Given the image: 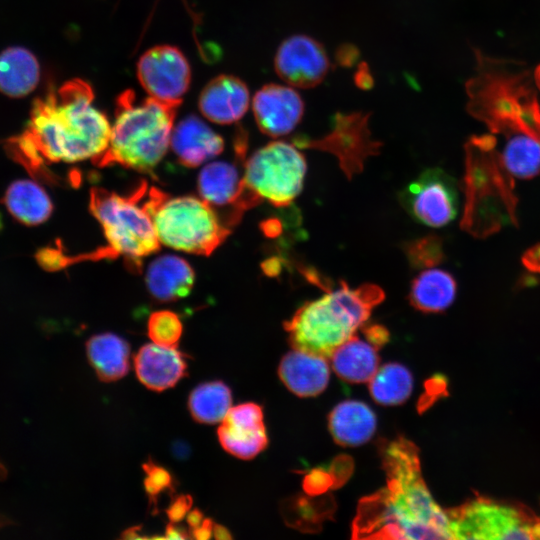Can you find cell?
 <instances>
[{"label":"cell","mask_w":540,"mask_h":540,"mask_svg":"<svg viewBox=\"0 0 540 540\" xmlns=\"http://www.w3.org/2000/svg\"><path fill=\"white\" fill-rule=\"evenodd\" d=\"M475 74L466 82L468 113L482 122L511 178L540 173V102L524 63L475 52Z\"/></svg>","instance_id":"cell-1"},{"label":"cell","mask_w":540,"mask_h":540,"mask_svg":"<svg viewBox=\"0 0 540 540\" xmlns=\"http://www.w3.org/2000/svg\"><path fill=\"white\" fill-rule=\"evenodd\" d=\"M379 452L386 485L359 502L352 537L453 539L448 511L428 490L414 443L398 437L382 444Z\"/></svg>","instance_id":"cell-2"},{"label":"cell","mask_w":540,"mask_h":540,"mask_svg":"<svg viewBox=\"0 0 540 540\" xmlns=\"http://www.w3.org/2000/svg\"><path fill=\"white\" fill-rule=\"evenodd\" d=\"M90 83L74 78L34 102L26 129L9 141L12 155L36 168L96 159L107 148L111 126L94 104Z\"/></svg>","instance_id":"cell-3"},{"label":"cell","mask_w":540,"mask_h":540,"mask_svg":"<svg viewBox=\"0 0 540 540\" xmlns=\"http://www.w3.org/2000/svg\"><path fill=\"white\" fill-rule=\"evenodd\" d=\"M384 298L383 290L375 284L352 289L341 282L338 289L304 303L284 323V329L293 348L328 359L338 346L355 335Z\"/></svg>","instance_id":"cell-4"},{"label":"cell","mask_w":540,"mask_h":540,"mask_svg":"<svg viewBox=\"0 0 540 540\" xmlns=\"http://www.w3.org/2000/svg\"><path fill=\"white\" fill-rule=\"evenodd\" d=\"M179 106L150 96L138 101L133 90L123 91L116 99L108 146L93 163L152 172L167 152Z\"/></svg>","instance_id":"cell-5"},{"label":"cell","mask_w":540,"mask_h":540,"mask_svg":"<svg viewBox=\"0 0 540 540\" xmlns=\"http://www.w3.org/2000/svg\"><path fill=\"white\" fill-rule=\"evenodd\" d=\"M143 203L160 243L184 252L210 255L228 236L210 204L192 196L170 197L150 188Z\"/></svg>","instance_id":"cell-6"},{"label":"cell","mask_w":540,"mask_h":540,"mask_svg":"<svg viewBox=\"0 0 540 540\" xmlns=\"http://www.w3.org/2000/svg\"><path fill=\"white\" fill-rule=\"evenodd\" d=\"M146 185H140L129 196H120L103 188L94 187L90 192V210L101 224L108 247L101 249V257L124 256L132 268L139 266L142 257L159 250L151 217L140 200Z\"/></svg>","instance_id":"cell-7"},{"label":"cell","mask_w":540,"mask_h":540,"mask_svg":"<svg viewBox=\"0 0 540 540\" xmlns=\"http://www.w3.org/2000/svg\"><path fill=\"white\" fill-rule=\"evenodd\" d=\"M447 511L453 539H540V518L523 507L477 498Z\"/></svg>","instance_id":"cell-8"},{"label":"cell","mask_w":540,"mask_h":540,"mask_svg":"<svg viewBox=\"0 0 540 540\" xmlns=\"http://www.w3.org/2000/svg\"><path fill=\"white\" fill-rule=\"evenodd\" d=\"M244 169L251 190L276 207H287L302 190L307 165L294 144L278 140L255 151Z\"/></svg>","instance_id":"cell-9"},{"label":"cell","mask_w":540,"mask_h":540,"mask_svg":"<svg viewBox=\"0 0 540 540\" xmlns=\"http://www.w3.org/2000/svg\"><path fill=\"white\" fill-rule=\"evenodd\" d=\"M370 114L364 112L337 113L331 130L319 139L297 136L293 144L298 148L329 152L339 160L342 171L351 179L363 170L364 161L380 152L382 143L372 138L368 128Z\"/></svg>","instance_id":"cell-10"},{"label":"cell","mask_w":540,"mask_h":540,"mask_svg":"<svg viewBox=\"0 0 540 540\" xmlns=\"http://www.w3.org/2000/svg\"><path fill=\"white\" fill-rule=\"evenodd\" d=\"M406 211L418 222L430 227H442L458 212L455 181L438 168L423 171L399 195Z\"/></svg>","instance_id":"cell-11"},{"label":"cell","mask_w":540,"mask_h":540,"mask_svg":"<svg viewBox=\"0 0 540 540\" xmlns=\"http://www.w3.org/2000/svg\"><path fill=\"white\" fill-rule=\"evenodd\" d=\"M137 78L150 97L181 104L189 89L191 68L184 54L171 45L144 52L137 62Z\"/></svg>","instance_id":"cell-12"},{"label":"cell","mask_w":540,"mask_h":540,"mask_svg":"<svg viewBox=\"0 0 540 540\" xmlns=\"http://www.w3.org/2000/svg\"><path fill=\"white\" fill-rule=\"evenodd\" d=\"M274 68L287 85L309 89L325 79L330 61L320 42L310 36L297 34L286 38L279 45Z\"/></svg>","instance_id":"cell-13"},{"label":"cell","mask_w":540,"mask_h":540,"mask_svg":"<svg viewBox=\"0 0 540 540\" xmlns=\"http://www.w3.org/2000/svg\"><path fill=\"white\" fill-rule=\"evenodd\" d=\"M304 102L296 88L270 83L254 95L252 110L260 131L276 138L292 132L304 114Z\"/></svg>","instance_id":"cell-14"},{"label":"cell","mask_w":540,"mask_h":540,"mask_svg":"<svg viewBox=\"0 0 540 540\" xmlns=\"http://www.w3.org/2000/svg\"><path fill=\"white\" fill-rule=\"evenodd\" d=\"M197 185L204 201L215 207H230L236 222L245 210L262 200L240 178L236 166L224 161L213 162L202 168Z\"/></svg>","instance_id":"cell-15"},{"label":"cell","mask_w":540,"mask_h":540,"mask_svg":"<svg viewBox=\"0 0 540 540\" xmlns=\"http://www.w3.org/2000/svg\"><path fill=\"white\" fill-rule=\"evenodd\" d=\"M263 420L262 408L256 403L231 407L217 430L223 449L242 460L254 458L268 444Z\"/></svg>","instance_id":"cell-16"},{"label":"cell","mask_w":540,"mask_h":540,"mask_svg":"<svg viewBox=\"0 0 540 540\" xmlns=\"http://www.w3.org/2000/svg\"><path fill=\"white\" fill-rule=\"evenodd\" d=\"M250 94L247 85L238 77L221 74L202 89L198 107L204 117L217 124H232L247 112Z\"/></svg>","instance_id":"cell-17"},{"label":"cell","mask_w":540,"mask_h":540,"mask_svg":"<svg viewBox=\"0 0 540 540\" xmlns=\"http://www.w3.org/2000/svg\"><path fill=\"white\" fill-rule=\"evenodd\" d=\"M186 358L176 347L146 344L134 357L136 375L148 389L166 390L187 375Z\"/></svg>","instance_id":"cell-18"},{"label":"cell","mask_w":540,"mask_h":540,"mask_svg":"<svg viewBox=\"0 0 540 540\" xmlns=\"http://www.w3.org/2000/svg\"><path fill=\"white\" fill-rule=\"evenodd\" d=\"M278 375L283 384L299 397H313L328 385L330 367L328 359L293 348L281 359Z\"/></svg>","instance_id":"cell-19"},{"label":"cell","mask_w":540,"mask_h":540,"mask_svg":"<svg viewBox=\"0 0 540 540\" xmlns=\"http://www.w3.org/2000/svg\"><path fill=\"white\" fill-rule=\"evenodd\" d=\"M171 146L181 164L196 167L219 155L223 138L194 115L182 119L171 135Z\"/></svg>","instance_id":"cell-20"},{"label":"cell","mask_w":540,"mask_h":540,"mask_svg":"<svg viewBox=\"0 0 540 540\" xmlns=\"http://www.w3.org/2000/svg\"><path fill=\"white\" fill-rule=\"evenodd\" d=\"M328 424L336 443L355 447L367 443L372 438L377 419L367 404L357 400H346L333 408Z\"/></svg>","instance_id":"cell-21"},{"label":"cell","mask_w":540,"mask_h":540,"mask_svg":"<svg viewBox=\"0 0 540 540\" xmlns=\"http://www.w3.org/2000/svg\"><path fill=\"white\" fill-rule=\"evenodd\" d=\"M194 271L182 258L163 255L150 263L146 284L151 295L162 302L175 301L189 294L194 284Z\"/></svg>","instance_id":"cell-22"},{"label":"cell","mask_w":540,"mask_h":540,"mask_svg":"<svg viewBox=\"0 0 540 540\" xmlns=\"http://www.w3.org/2000/svg\"><path fill=\"white\" fill-rule=\"evenodd\" d=\"M40 80V65L36 56L20 46L0 53V92L20 98L30 94Z\"/></svg>","instance_id":"cell-23"},{"label":"cell","mask_w":540,"mask_h":540,"mask_svg":"<svg viewBox=\"0 0 540 540\" xmlns=\"http://www.w3.org/2000/svg\"><path fill=\"white\" fill-rule=\"evenodd\" d=\"M330 361L334 372L350 383L369 382L380 367L376 347L355 335L333 351Z\"/></svg>","instance_id":"cell-24"},{"label":"cell","mask_w":540,"mask_h":540,"mask_svg":"<svg viewBox=\"0 0 540 540\" xmlns=\"http://www.w3.org/2000/svg\"><path fill=\"white\" fill-rule=\"evenodd\" d=\"M457 285L447 271L426 269L415 277L409 291V302L417 310L438 313L446 310L454 301Z\"/></svg>","instance_id":"cell-25"},{"label":"cell","mask_w":540,"mask_h":540,"mask_svg":"<svg viewBox=\"0 0 540 540\" xmlns=\"http://www.w3.org/2000/svg\"><path fill=\"white\" fill-rule=\"evenodd\" d=\"M86 352L91 366L101 381L119 380L129 371V344L115 334L103 333L92 336L86 343Z\"/></svg>","instance_id":"cell-26"},{"label":"cell","mask_w":540,"mask_h":540,"mask_svg":"<svg viewBox=\"0 0 540 540\" xmlns=\"http://www.w3.org/2000/svg\"><path fill=\"white\" fill-rule=\"evenodd\" d=\"M4 204L13 218L28 226L43 223L53 210L48 194L31 180L13 182L5 192Z\"/></svg>","instance_id":"cell-27"},{"label":"cell","mask_w":540,"mask_h":540,"mask_svg":"<svg viewBox=\"0 0 540 540\" xmlns=\"http://www.w3.org/2000/svg\"><path fill=\"white\" fill-rule=\"evenodd\" d=\"M368 383L374 401L385 406L404 403L413 390L412 374L399 363L380 366Z\"/></svg>","instance_id":"cell-28"},{"label":"cell","mask_w":540,"mask_h":540,"mask_svg":"<svg viewBox=\"0 0 540 540\" xmlns=\"http://www.w3.org/2000/svg\"><path fill=\"white\" fill-rule=\"evenodd\" d=\"M230 388L222 381L198 385L189 396L188 407L193 419L200 423L221 422L232 407Z\"/></svg>","instance_id":"cell-29"},{"label":"cell","mask_w":540,"mask_h":540,"mask_svg":"<svg viewBox=\"0 0 540 540\" xmlns=\"http://www.w3.org/2000/svg\"><path fill=\"white\" fill-rule=\"evenodd\" d=\"M147 329L153 343L163 347H177L182 335L179 316L169 310L153 312L148 319Z\"/></svg>","instance_id":"cell-30"},{"label":"cell","mask_w":540,"mask_h":540,"mask_svg":"<svg viewBox=\"0 0 540 540\" xmlns=\"http://www.w3.org/2000/svg\"><path fill=\"white\" fill-rule=\"evenodd\" d=\"M404 252L415 269L433 268L444 259L443 244L436 235H428L404 244Z\"/></svg>","instance_id":"cell-31"},{"label":"cell","mask_w":540,"mask_h":540,"mask_svg":"<svg viewBox=\"0 0 540 540\" xmlns=\"http://www.w3.org/2000/svg\"><path fill=\"white\" fill-rule=\"evenodd\" d=\"M142 467L146 474L144 479L145 491L151 502L156 505L159 494L166 490H173L172 475L167 469L155 464L152 460H148Z\"/></svg>","instance_id":"cell-32"},{"label":"cell","mask_w":540,"mask_h":540,"mask_svg":"<svg viewBox=\"0 0 540 540\" xmlns=\"http://www.w3.org/2000/svg\"><path fill=\"white\" fill-rule=\"evenodd\" d=\"M193 499L188 494L179 495L172 499L166 514L173 523L180 522L185 518L192 507Z\"/></svg>","instance_id":"cell-33"},{"label":"cell","mask_w":540,"mask_h":540,"mask_svg":"<svg viewBox=\"0 0 540 540\" xmlns=\"http://www.w3.org/2000/svg\"><path fill=\"white\" fill-rule=\"evenodd\" d=\"M522 262L529 271L540 274V243L523 254Z\"/></svg>","instance_id":"cell-34"},{"label":"cell","mask_w":540,"mask_h":540,"mask_svg":"<svg viewBox=\"0 0 540 540\" xmlns=\"http://www.w3.org/2000/svg\"><path fill=\"white\" fill-rule=\"evenodd\" d=\"M365 334L373 345H381L388 339V332L380 325H371L365 328Z\"/></svg>","instance_id":"cell-35"},{"label":"cell","mask_w":540,"mask_h":540,"mask_svg":"<svg viewBox=\"0 0 540 540\" xmlns=\"http://www.w3.org/2000/svg\"><path fill=\"white\" fill-rule=\"evenodd\" d=\"M213 521L210 518H205L201 524L192 529L191 534L198 540H207L212 537Z\"/></svg>","instance_id":"cell-36"},{"label":"cell","mask_w":540,"mask_h":540,"mask_svg":"<svg viewBox=\"0 0 540 540\" xmlns=\"http://www.w3.org/2000/svg\"><path fill=\"white\" fill-rule=\"evenodd\" d=\"M189 537L187 531L183 528L176 527L173 522L169 523L166 527V535L164 538L167 539H186Z\"/></svg>","instance_id":"cell-37"},{"label":"cell","mask_w":540,"mask_h":540,"mask_svg":"<svg viewBox=\"0 0 540 540\" xmlns=\"http://www.w3.org/2000/svg\"><path fill=\"white\" fill-rule=\"evenodd\" d=\"M186 519H187L188 525L192 529H194L198 527L201 524V522L204 520V515L199 509L195 508L194 510L188 512V514L186 515Z\"/></svg>","instance_id":"cell-38"},{"label":"cell","mask_w":540,"mask_h":540,"mask_svg":"<svg viewBox=\"0 0 540 540\" xmlns=\"http://www.w3.org/2000/svg\"><path fill=\"white\" fill-rule=\"evenodd\" d=\"M262 267L267 275H277L281 270L279 260H277L276 258L269 259L268 261L263 263Z\"/></svg>","instance_id":"cell-39"},{"label":"cell","mask_w":540,"mask_h":540,"mask_svg":"<svg viewBox=\"0 0 540 540\" xmlns=\"http://www.w3.org/2000/svg\"><path fill=\"white\" fill-rule=\"evenodd\" d=\"M356 83L362 88L371 86L372 80L367 69L361 68L356 75Z\"/></svg>","instance_id":"cell-40"},{"label":"cell","mask_w":540,"mask_h":540,"mask_svg":"<svg viewBox=\"0 0 540 540\" xmlns=\"http://www.w3.org/2000/svg\"><path fill=\"white\" fill-rule=\"evenodd\" d=\"M213 533L214 537L218 540H230L232 539V535L228 531L227 528L220 524H214L213 526Z\"/></svg>","instance_id":"cell-41"},{"label":"cell","mask_w":540,"mask_h":540,"mask_svg":"<svg viewBox=\"0 0 540 540\" xmlns=\"http://www.w3.org/2000/svg\"><path fill=\"white\" fill-rule=\"evenodd\" d=\"M263 230L268 236H276L281 232V225L277 220H269L266 226H263Z\"/></svg>","instance_id":"cell-42"},{"label":"cell","mask_w":540,"mask_h":540,"mask_svg":"<svg viewBox=\"0 0 540 540\" xmlns=\"http://www.w3.org/2000/svg\"><path fill=\"white\" fill-rule=\"evenodd\" d=\"M140 527H133V528H130L128 530H126L123 534H122V537L123 538H126V539H134V538H143L141 537L140 535H138V531H139Z\"/></svg>","instance_id":"cell-43"},{"label":"cell","mask_w":540,"mask_h":540,"mask_svg":"<svg viewBox=\"0 0 540 540\" xmlns=\"http://www.w3.org/2000/svg\"><path fill=\"white\" fill-rule=\"evenodd\" d=\"M533 78L538 92H540V64L533 70Z\"/></svg>","instance_id":"cell-44"},{"label":"cell","mask_w":540,"mask_h":540,"mask_svg":"<svg viewBox=\"0 0 540 540\" xmlns=\"http://www.w3.org/2000/svg\"><path fill=\"white\" fill-rule=\"evenodd\" d=\"M6 476V471L4 466L0 463V479H3Z\"/></svg>","instance_id":"cell-45"}]
</instances>
